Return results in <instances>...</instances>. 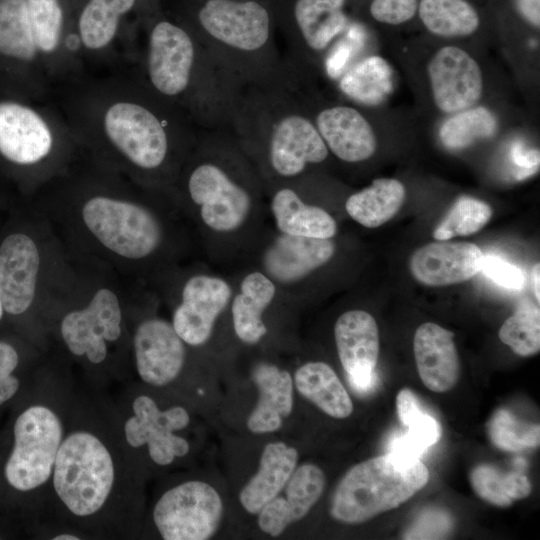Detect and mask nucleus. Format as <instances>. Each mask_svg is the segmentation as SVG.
Listing matches in <instances>:
<instances>
[{"label": "nucleus", "instance_id": "42", "mask_svg": "<svg viewBox=\"0 0 540 540\" xmlns=\"http://www.w3.org/2000/svg\"><path fill=\"white\" fill-rule=\"evenodd\" d=\"M417 7V0H373L369 10L376 21L398 25L410 20Z\"/></svg>", "mask_w": 540, "mask_h": 540}, {"label": "nucleus", "instance_id": "45", "mask_svg": "<svg viewBox=\"0 0 540 540\" xmlns=\"http://www.w3.org/2000/svg\"><path fill=\"white\" fill-rule=\"evenodd\" d=\"M520 12L533 25L539 26V0H516Z\"/></svg>", "mask_w": 540, "mask_h": 540}, {"label": "nucleus", "instance_id": "44", "mask_svg": "<svg viewBox=\"0 0 540 540\" xmlns=\"http://www.w3.org/2000/svg\"><path fill=\"white\" fill-rule=\"evenodd\" d=\"M512 160L515 165L521 168L517 174V179H523L535 173L539 167V151L525 150L524 147L517 143L511 150Z\"/></svg>", "mask_w": 540, "mask_h": 540}, {"label": "nucleus", "instance_id": "10", "mask_svg": "<svg viewBox=\"0 0 540 540\" xmlns=\"http://www.w3.org/2000/svg\"><path fill=\"white\" fill-rule=\"evenodd\" d=\"M82 218L106 248L124 258L147 257L161 240L159 223L150 211L125 199L93 195L83 204Z\"/></svg>", "mask_w": 540, "mask_h": 540}, {"label": "nucleus", "instance_id": "41", "mask_svg": "<svg viewBox=\"0 0 540 540\" xmlns=\"http://www.w3.org/2000/svg\"><path fill=\"white\" fill-rule=\"evenodd\" d=\"M480 271L507 289L520 290L525 283V276L519 267L496 255H484Z\"/></svg>", "mask_w": 540, "mask_h": 540}, {"label": "nucleus", "instance_id": "26", "mask_svg": "<svg viewBox=\"0 0 540 540\" xmlns=\"http://www.w3.org/2000/svg\"><path fill=\"white\" fill-rule=\"evenodd\" d=\"M331 239L282 233L266 250L263 266L280 283L296 282L325 265L335 253Z\"/></svg>", "mask_w": 540, "mask_h": 540}, {"label": "nucleus", "instance_id": "4", "mask_svg": "<svg viewBox=\"0 0 540 540\" xmlns=\"http://www.w3.org/2000/svg\"><path fill=\"white\" fill-rule=\"evenodd\" d=\"M142 29L145 43L134 71L157 96L191 121H204L211 95L206 48L189 28L162 10L147 18Z\"/></svg>", "mask_w": 540, "mask_h": 540}, {"label": "nucleus", "instance_id": "25", "mask_svg": "<svg viewBox=\"0 0 540 540\" xmlns=\"http://www.w3.org/2000/svg\"><path fill=\"white\" fill-rule=\"evenodd\" d=\"M287 483L286 498L277 495L259 511L260 529L274 537L311 510L324 491L326 478L318 466L304 464Z\"/></svg>", "mask_w": 540, "mask_h": 540}, {"label": "nucleus", "instance_id": "8", "mask_svg": "<svg viewBox=\"0 0 540 540\" xmlns=\"http://www.w3.org/2000/svg\"><path fill=\"white\" fill-rule=\"evenodd\" d=\"M53 100L31 102L0 93V156L24 168H46L77 145Z\"/></svg>", "mask_w": 540, "mask_h": 540}, {"label": "nucleus", "instance_id": "7", "mask_svg": "<svg viewBox=\"0 0 540 540\" xmlns=\"http://www.w3.org/2000/svg\"><path fill=\"white\" fill-rule=\"evenodd\" d=\"M73 35L85 64L116 65L132 57L147 18L162 10L159 0H69Z\"/></svg>", "mask_w": 540, "mask_h": 540}, {"label": "nucleus", "instance_id": "6", "mask_svg": "<svg viewBox=\"0 0 540 540\" xmlns=\"http://www.w3.org/2000/svg\"><path fill=\"white\" fill-rule=\"evenodd\" d=\"M173 17L204 47L246 59L269 48L277 23L274 0H178Z\"/></svg>", "mask_w": 540, "mask_h": 540}, {"label": "nucleus", "instance_id": "28", "mask_svg": "<svg viewBox=\"0 0 540 540\" xmlns=\"http://www.w3.org/2000/svg\"><path fill=\"white\" fill-rule=\"evenodd\" d=\"M298 460L294 447L283 442L265 446L257 473L241 490L239 499L251 514L259 511L285 487L292 476Z\"/></svg>", "mask_w": 540, "mask_h": 540}, {"label": "nucleus", "instance_id": "15", "mask_svg": "<svg viewBox=\"0 0 540 540\" xmlns=\"http://www.w3.org/2000/svg\"><path fill=\"white\" fill-rule=\"evenodd\" d=\"M268 151L272 169L282 177L297 176L308 164L321 163L328 156L314 122L294 110L271 123Z\"/></svg>", "mask_w": 540, "mask_h": 540}, {"label": "nucleus", "instance_id": "16", "mask_svg": "<svg viewBox=\"0 0 540 540\" xmlns=\"http://www.w3.org/2000/svg\"><path fill=\"white\" fill-rule=\"evenodd\" d=\"M432 95L444 113L455 114L473 107L481 98L482 72L478 63L464 50L445 46L428 65Z\"/></svg>", "mask_w": 540, "mask_h": 540}, {"label": "nucleus", "instance_id": "43", "mask_svg": "<svg viewBox=\"0 0 540 540\" xmlns=\"http://www.w3.org/2000/svg\"><path fill=\"white\" fill-rule=\"evenodd\" d=\"M19 363L15 348L0 341V406L10 400L20 387L19 379L13 374Z\"/></svg>", "mask_w": 540, "mask_h": 540}, {"label": "nucleus", "instance_id": "27", "mask_svg": "<svg viewBox=\"0 0 540 540\" xmlns=\"http://www.w3.org/2000/svg\"><path fill=\"white\" fill-rule=\"evenodd\" d=\"M252 378L259 390V400L247 426L254 433L274 432L293 408L292 377L275 365L260 363L253 369Z\"/></svg>", "mask_w": 540, "mask_h": 540}, {"label": "nucleus", "instance_id": "5", "mask_svg": "<svg viewBox=\"0 0 540 540\" xmlns=\"http://www.w3.org/2000/svg\"><path fill=\"white\" fill-rule=\"evenodd\" d=\"M417 457L392 451L350 468L334 492L330 514L342 523L359 524L393 510L429 481Z\"/></svg>", "mask_w": 540, "mask_h": 540}, {"label": "nucleus", "instance_id": "38", "mask_svg": "<svg viewBox=\"0 0 540 540\" xmlns=\"http://www.w3.org/2000/svg\"><path fill=\"white\" fill-rule=\"evenodd\" d=\"M502 343L522 357H529L540 350V311L531 303H522L502 324L498 332Z\"/></svg>", "mask_w": 540, "mask_h": 540}, {"label": "nucleus", "instance_id": "35", "mask_svg": "<svg viewBox=\"0 0 540 540\" xmlns=\"http://www.w3.org/2000/svg\"><path fill=\"white\" fill-rule=\"evenodd\" d=\"M341 91L363 104H377L391 91L392 72L379 56L367 57L347 70L340 79Z\"/></svg>", "mask_w": 540, "mask_h": 540}, {"label": "nucleus", "instance_id": "36", "mask_svg": "<svg viewBox=\"0 0 540 540\" xmlns=\"http://www.w3.org/2000/svg\"><path fill=\"white\" fill-rule=\"evenodd\" d=\"M470 483L478 497L502 508L528 497L532 491L531 483L523 473H504L490 464L474 467L470 473Z\"/></svg>", "mask_w": 540, "mask_h": 540}, {"label": "nucleus", "instance_id": "39", "mask_svg": "<svg viewBox=\"0 0 540 540\" xmlns=\"http://www.w3.org/2000/svg\"><path fill=\"white\" fill-rule=\"evenodd\" d=\"M491 216L492 209L484 201L467 196L460 197L435 228L433 237L443 241L474 234L488 223Z\"/></svg>", "mask_w": 540, "mask_h": 540}, {"label": "nucleus", "instance_id": "47", "mask_svg": "<svg viewBox=\"0 0 540 540\" xmlns=\"http://www.w3.org/2000/svg\"><path fill=\"white\" fill-rule=\"evenodd\" d=\"M84 537L80 536L77 533L73 532H59L51 536V539L53 540H79L83 539Z\"/></svg>", "mask_w": 540, "mask_h": 540}, {"label": "nucleus", "instance_id": "12", "mask_svg": "<svg viewBox=\"0 0 540 540\" xmlns=\"http://www.w3.org/2000/svg\"><path fill=\"white\" fill-rule=\"evenodd\" d=\"M131 411L122 423L125 445L134 449L146 446L151 460L161 466L169 465L189 452L188 441L175 434L190 422L184 407L161 410L153 398L140 394L132 400Z\"/></svg>", "mask_w": 540, "mask_h": 540}, {"label": "nucleus", "instance_id": "34", "mask_svg": "<svg viewBox=\"0 0 540 540\" xmlns=\"http://www.w3.org/2000/svg\"><path fill=\"white\" fill-rule=\"evenodd\" d=\"M419 16L430 32L442 37L468 36L480 23L478 13L466 0H421Z\"/></svg>", "mask_w": 540, "mask_h": 540}, {"label": "nucleus", "instance_id": "2", "mask_svg": "<svg viewBox=\"0 0 540 540\" xmlns=\"http://www.w3.org/2000/svg\"><path fill=\"white\" fill-rule=\"evenodd\" d=\"M86 74L69 0H0V93L49 101Z\"/></svg>", "mask_w": 540, "mask_h": 540}, {"label": "nucleus", "instance_id": "37", "mask_svg": "<svg viewBox=\"0 0 540 540\" xmlns=\"http://www.w3.org/2000/svg\"><path fill=\"white\" fill-rule=\"evenodd\" d=\"M495 116L485 107L469 108L448 118L440 127L439 137L449 149H462L496 133Z\"/></svg>", "mask_w": 540, "mask_h": 540}, {"label": "nucleus", "instance_id": "20", "mask_svg": "<svg viewBox=\"0 0 540 540\" xmlns=\"http://www.w3.org/2000/svg\"><path fill=\"white\" fill-rule=\"evenodd\" d=\"M347 0H274L277 23L320 52L348 26Z\"/></svg>", "mask_w": 540, "mask_h": 540}, {"label": "nucleus", "instance_id": "17", "mask_svg": "<svg viewBox=\"0 0 540 540\" xmlns=\"http://www.w3.org/2000/svg\"><path fill=\"white\" fill-rule=\"evenodd\" d=\"M334 337L351 386L358 392L368 391L379 356V331L374 317L364 310L347 311L337 319Z\"/></svg>", "mask_w": 540, "mask_h": 540}, {"label": "nucleus", "instance_id": "24", "mask_svg": "<svg viewBox=\"0 0 540 540\" xmlns=\"http://www.w3.org/2000/svg\"><path fill=\"white\" fill-rule=\"evenodd\" d=\"M314 124L328 150L342 161L361 162L376 150V137L370 123L353 107L325 108L317 114Z\"/></svg>", "mask_w": 540, "mask_h": 540}, {"label": "nucleus", "instance_id": "23", "mask_svg": "<svg viewBox=\"0 0 540 540\" xmlns=\"http://www.w3.org/2000/svg\"><path fill=\"white\" fill-rule=\"evenodd\" d=\"M413 350L419 377L429 390L443 393L456 385L460 362L452 331L423 323L415 331Z\"/></svg>", "mask_w": 540, "mask_h": 540}, {"label": "nucleus", "instance_id": "18", "mask_svg": "<svg viewBox=\"0 0 540 540\" xmlns=\"http://www.w3.org/2000/svg\"><path fill=\"white\" fill-rule=\"evenodd\" d=\"M184 343L169 322L157 318L142 322L133 338L136 370L141 380L155 387L175 380L185 361Z\"/></svg>", "mask_w": 540, "mask_h": 540}, {"label": "nucleus", "instance_id": "31", "mask_svg": "<svg viewBox=\"0 0 540 540\" xmlns=\"http://www.w3.org/2000/svg\"><path fill=\"white\" fill-rule=\"evenodd\" d=\"M301 395L327 415L344 419L353 412L352 400L335 371L324 362H308L295 373Z\"/></svg>", "mask_w": 540, "mask_h": 540}, {"label": "nucleus", "instance_id": "29", "mask_svg": "<svg viewBox=\"0 0 540 540\" xmlns=\"http://www.w3.org/2000/svg\"><path fill=\"white\" fill-rule=\"evenodd\" d=\"M271 210L277 228L284 234L331 239L337 232L336 221L327 211L304 203L291 188L274 194Z\"/></svg>", "mask_w": 540, "mask_h": 540}, {"label": "nucleus", "instance_id": "3", "mask_svg": "<svg viewBox=\"0 0 540 540\" xmlns=\"http://www.w3.org/2000/svg\"><path fill=\"white\" fill-rule=\"evenodd\" d=\"M108 432L95 422L67 420L56 457L49 485L54 502L83 529H104L126 492L124 455Z\"/></svg>", "mask_w": 540, "mask_h": 540}, {"label": "nucleus", "instance_id": "48", "mask_svg": "<svg viewBox=\"0 0 540 540\" xmlns=\"http://www.w3.org/2000/svg\"><path fill=\"white\" fill-rule=\"evenodd\" d=\"M3 310H4L3 305H2V302H1V298H0V320H1L2 316H3Z\"/></svg>", "mask_w": 540, "mask_h": 540}, {"label": "nucleus", "instance_id": "32", "mask_svg": "<svg viewBox=\"0 0 540 540\" xmlns=\"http://www.w3.org/2000/svg\"><path fill=\"white\" fill-rule=\"evenodd\" d=\"M405 195V188L400 181L379 178L369 187L349 196L345 209L349 216L362 226L376 228L396 215Z\"/></svg>", "mask_w": 540, "mask_h": 540}, {"label": "nucleus", "instance_id": "19", "mask_svg": "<svg viewBox=\"0 0 540 540\" xmlns=\"http://www.w3.org/2000/svg\"><path fill=\"white\" fill-rule=\"evenodd\" d=\"M230 296L231 288L221 278L191 277L184 285L182 302L173 314L172 325L180 338L192 346L204 344Z\"/></svg>", "mask_w": 540, "mask_h": 540}, {"label": "nucleus", "instance_id": "22", "mask_svg": "<svg viewBox=\"0 0 540 540\" xmlns=\"http://www.w3.org/2000/svg\"><path fill=\"white\" fill-rule=\"evenodd\" d=\"M484 254L474 243H428L411 256L409 267L413 277L428 286H447L465 282L480 272Z\"/></svg>", "mask_w": 540, "mask_h": 540}, {"label": "nucleus", "instance_id": "46", "mask_svg": "<svg viewBox=\"0 0 540 540\" xmlns=\"http://www.w3.org/2000/svg\"><path fill=\"white\" fill-rule=\"evenodd\" d=\"M540 264L537 263L533 266L531 271V284L534 296L539 303L540 301Z\"/></svg>", "mask_w": 540, "mask_h": 540}, {"label": "nucleus", "instance_id": "30", "mask_svg": "<svg viewBox=\"0 0 540 540\" xmlns=\"http://www.w3.org/2000/svg\"><path fill=\"white\" fill-rule=\"evenodd\" d=\"M275 292L272 280L261 272H252L243 279L231 308L234 330L240 340L254 344L267 333L262 314Z\"/></svg>", "mask_w": 540, "mask_h": 540}, {"label": "nucleus", "instance_id": "9", "mask_svg": "<svg viewBox=\"0 0 540 540\" xmlns=\"http://www.w3.org/2000/svg\"><path fill=\"white\" fill-rule=\"evenodd\" d=\"M67 420L47 398L27 406L17 416L13 447L4 466L5 479L12 488L19 492L49 488Z\"/></svg>", "mask_w": 540, "mask_h": 540}, {"label": "nucleus", "instance_id": "33", "mask_svg": "<svg viewBox=\"0 0 540 540\" xmlns=\"http://www.w3.org/2000/svg\"><path fill=\"white\" fill-rule=\"evenodd\" d=\"M396 407L401 423L408 433L396 442L394 452L417 457L441 437L438 421L424 411L417 396L408 388L401 389L396 397Z\"/></svg>", "mask_w": 540, "mask_h": 540}, {"label": "nucleus", "instance_id": "13", "mask_svg": "<svg viewBox=\"0 0 540 540\" xmlns=\"http://www.w3.org/2000/svg\"><path fill=\"white\" fill-rule=\"evenodd\" d=\"M121 323L122 312L116 294L102 288L84 309L64 316L60 332L73 355L85 356L90 363L99 365L107 358V342H116L121 337Z\"/></svg>", "mask_w": 540, "mask_h": 540}, {"label": "nucleus", "instance_id": "1", "mask_svg": "<svg viewBox=\"0 0 540 540\" xmlns=\"http://www.w3.org/2000/svg\"><path fill=\"white\" fill-rule=\"evenodd\" d=\"M78 144L142 173L164 167L187 138L191 119L157 96L133 70L86 74L52 99Z\"/></svg>", "mask_w": 540, "mask_h": 540}, {"label": "nucleus", "instance_id": "40", "mask_svg": "<svg viewBox=\"0 0 540 540\" xmlns=\"http://www.w3.org/2000/svg\"><path fill=\"white\" fill-rule=\"evenodd\" d=\"M492 442L506 451H519L539 445V425L519 422L507 410L495 413L488 425Z\"/></svg>", "mask_w": 540, "mask_h": 540}, {"label": "nucleus", "instance_id": "21", "mask_svg": "<svg viewBox=\"0 0 540 540\" xmlns=\"http://www.w3.org/2000/svg\"><path fill=\"white\" fill-rule=\"evenodd\" d=\"M40 256L27 235L7 236L0 245V298L12 315L26 312L34 299Z\"/></svg>", "mask_w": 540, "mask_h": 540}, {"label": "nucleus", "instance_id": "11", "mask_svg": "<svg viewBox=\"0 0 540 540\" xmlns=\"http://www.w3.org/2000/svg\"><path fill=\"white\" fill-rule=\"evenodd\" d=\"M222 514L223 503L216 489L190 480L164 492L152 515L164 540H206L216 532Z\"/></svg>", "mask_w": 540, "mask_h": 540}, {"label": "nucleus", "instance_id": "14", "mask_svg": "<svg viewBox=\"0 0 540 540\" xmlns=\"http://www.w3.org/2000/svg\"><path fill=\"white\" fill-rule=\"evenodd\" d=\"M191 200L200 206L203 222L217 232H230L246 220L250 208L249 193L219 165L203 162L187 178Z\"/></svg>", "mask_w": 540, "mask_h": 540}]
</instances>
